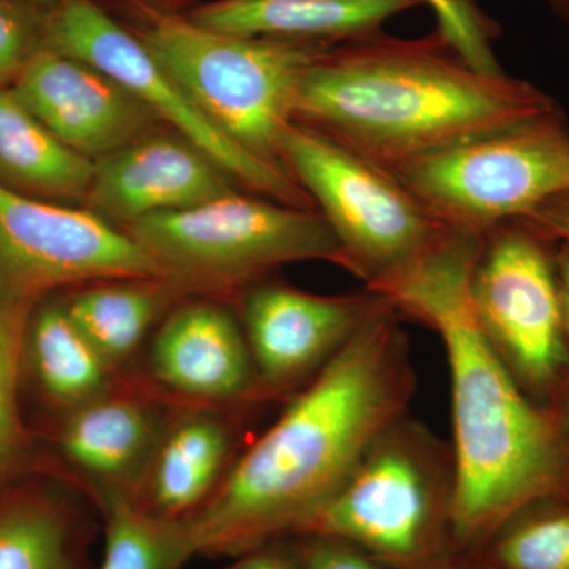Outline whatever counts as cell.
I'll return each instance as SVG.
<instances>
[{
  "mask_svg": "<svg viewBox=\"0 0 569 569\" xmlns=\"http://www.w3.org/2000/svg\"><path fill=\"white\" fill-rule=\"evenodd\" d=\"M411 569H492L486 563L479 553L460 552V550H448L437 559L426 561L417 568Z\"/></svg>",
  "mask_w": 569,
  "mask_h": 569,
  "instance_id": "4dcf8cb0",
  "label": "cell"
},
{
  "mask_svg": "<svg viewBox=\"0 0 569 569\" xmlns=\"http://www.w3.org/2000/svg\"><path fill=\"white\" fill-rule=\"evenodd\" d=\"M24 355L44 395L67 411L114 388V373L70 320L62 299H40L33 307L26 326Z\"/></svg>",
  "mask_w": 569,
  "mask_h": 569,
  "instance_id": "44dd1931",
  "label": "cell"
},
{
  "mask_svg": "<svg viewBox=\"0 0 569 569\" xmlns=\"http://www.w3.org/2000/svg\"><path fill=\"white\" fill-rule=\"evenodd\" d=\"M421 0H211L186 17L211 31L337 44L380 32Z\"/></svg>",
  "mask_w": 569,
  "mask_h": 569,
  "instance_id": "e0dca14e",
  "label": "cell"
},
{
  "mask_svg": "<svg viewBox=\"0 0 569 569\" xmlns=\"http://www.w3.org/2000/svg\"><path fill=\"white\" fill-rule=\"evenodd\" d=\"M400 313H376L293 396L190 516L194 550L238 557L298 537L417 391Z\"/></svg>",
  "mask_w": 569,
  "mask_h": 569,
  "instance_id": "6da1fadb",
  "label": "cell"
},
{
  "mask_svg": "<svg viewBox=\"0 0 569 569\" xmlns=\"http://www.w3.org/2000/svg\"><path fill=\"white\" fill-rule=\"evenodd\" d=\"M81 542L69 501L48 493L0 501V569H81Z\"/></svg>",
  "mask_w": 569,
  "mask_h": 569,
  "instance_id": "7402d4cb",
  "label": "cell"
},
{
  "mask_svg": "<svg viewBox=\"0 0 569 569\" xmlns=\"http://www.w3.org/2000/svg\"><path fill=\"white\" fill-rule=\"evenodd\" d=\"M137 36L223 133L283 167L279 142L293 122L299 84L332 44L231 36L156 11Z\"/></svg>",
  "mask_w": 569,
  "mask_h": 569,
  "instance_id": "5b68a950",
  "label": "cell"
},
{
  "mask_svg": "<svg viewBox=\"0 0 569 569\" xmlns=\"http://www.w3.org/2000/svg\"><path fill=\"white\" fill-rule=\"evenodd\" d=\"M557 110L538 86L468 66L437 29L419 39L380 31L332 44L307 69L293 121L395 174L479 133Z\"/></svg>",
  "mask_w": 569,
  "mask_h": 569,
  "instance_id": "3957f363",
  "label": "cell"
},
{
  "mask_svg": "<svg viewBox=\"0 0 569 569\" xmlns=\"http://www.w3.org/2000/svg\"><path fill=\"white\" fill-rule=\"evenodd\" d=\"M182 296L170 279H122L82 284L62 301L70 320L118 376Z\"/></svg>",
  "mask_w": 569,
  "mask_h": 569,
  "instance_id": "ffe728a7",
  "label": "cell"
},
{
  "mask_svg": "<svg viewBox=\"0 0 569 569\" xmlns=\"http://www.w3.org/2000/svg\"><path fill=\"white\" fill-rule=\"evenodd\" d=\"M550 407L556 410L557 417H559L561 430H563L569 445V381L565 385V388L561 389L557 399L550 403Z\"/></svg>",
  "mask_w": 569,
  "mask_h": 569,
  "instance_id": "d6a6232c",
  "label": "cell"
},
{
  "mask_svg": "<svg viewBox=\"0 0 569 569\" xmlns=\"http://www.w3.org/2000/svg\"><path fill=\"white\" fill-rule=\"evenodd\" d=\"M479 236L451 234L396 279L369 288L440 336L451 373L452 549L478 553L509 518L569 498V445L552 407L527 395L482 335L470 302Z\"/></svg>",
  "mask_w": 569,
  "mask_h": 569,
  "instance_id": "7a4b0ae2",
  "label": "cell"
},
{
  "mask_svg": "<svg viewBox=\"0 0 569 569\" xmlns=\"http://www.w3.org/2000/svg\"><path fill=\"white\" fill-rule=\"evenodd\" d=\"M478 553L492 569H569V498L520 509Z\"/></svg>",
  "mask_w": 569,
  "mask_h": 569,
  "instance_id": "cb8c5ba5",
  "label": "cell"
},
{
  "mask_svg": "<svg viewBox=\"0 0 569 569\" xmlns=\"http://www.w3.org/2000/svg\"><path fill=\"white\" fill-rule=\"evenodd\" d=\"M234 449L227 419L212 411L192 410L163 427L138 501L170 519L193 516L219 488Z\"/></svg>",
  "mask_w": 569,
  "mask_h": 569,
  "instance_id": "ac0fdd59",
  "label": "cell"
},
{
  "mask_svg": "<svg viewBox=\"0 0 569 569\" xmlns=\"http://www.w3.org/2000/svg\"><path fill=\"white\" fill-rule=\"evenodd\" d=\"M149 370L160 388L193 402H260L241 320L209 299L168 312L153 336Z\"/></svg>",
  "mask_w": 569,
  "mask_h": 569,
  "instance_id": "9a60e30c",
  "label": "cell"
},
{
  "mask_svg": "<svg viewBox=\"0 0 569 569\" xmlns=\"http://www.w3.org/2000/svg\"><path fill=\"white\" fill-rule=\"evenodd\" d=\"M385 296L359 293L323 296L307 293L268 277L241 295L244 329L260 402L293 396L343 347L383 305Z\"/></svg>",
  "mask_w": 569,
  "mask_h": 569,
  "instance_id": "7c38bea8",
  "label": "cell"
},
{
  "mask_svg": "<svg viewBox=\"0 0 569 569\" xmlns=\"http://www.w3.org/2000/svg\"><path fill=\"white\" fill-rule=\"evenodd\" d=\"M557 242L522 220L481 238L470 276V302L482 335L520 387L550 406L569 381Z\"/></svg>",
  "mask_w": 569,
  "mask_h": 569,
  "instance_id": "9c48e42d",
  "label": "cell"
},
{
  "mask_svg": "<svg viewBox=\"0 0 569 569\" xmlns=\"http://www.w3.org/2000/svg\"><path fill=\"white\" fill-rule=\"evenodd\" d=\"M279 157L331 228L347 271L366 288L410 271L452 231L395 174L312 127L288 123Z\"/></svg>",
  "mask_w": 569,
  "mask_h": 569,
  "instance_id": "52a82bcc",
  "label": "cell"
},
{
  "mask_svg": "<svg viewBox=\"0 0 569 569\" xmlns=\"http://www.w3.org/2000/svg\"><path fill=\"white\" fill-rule=\"evenodd\" d=\"M238 183L178 133L148 132L96 160L88 209L127 228L153 213L186 211L234 192Z\"/></svg>",
  "mask_w": 569,
  "mask_h": 569,
  "instance_id": "5bb4252c",
  "label": "cell"
},
{
  "mask_svg": "<svg viewBox=\"0 0 569 569\" xmlns=\"http://www.w3.org/2000/svg\"><path fill=\"white\" fill-rule=\"evenodd\" d=\"M122 279L167 277L132 236L91 209L0 183V293L40 301L56 288Z\"/></svg>",
  "mask_w": 569,
  "mask_h": 569,
  "instance_id": "8fae6325",
  "label": "cell"
},
{
  "mask_svg": "<svg viewBox=\"0 0 569 569\" xmlns=\"http://www.w3.org/2000/svg\"><path fill=\"white\" fill-rule=\"evenodd\" d=\"M395 176L438 222L482 238L569 192V123L563 111L549 112L429 153Z\"/></svg>",
  "mask_w": 569,
  "mask_h": 569,
  "instance_id": "ba28073f",
  "label": "cell"
},
{
  "mask_svg": "<svg viewBox=\"0 0 569 569\" xmlns=\"http://www.w3.org/2000/svg\"><path fill=\"white\" fill-rule=\"evenodd\" d=\"M556 269L559 280L561 310H563L565 332L569 343V242H557Z\"/></svg>",
  "mask_w": 569,
  "mask_h": 569,
  "instance_id": "1f68e13d",
  "label": "cell"
},
{
  "mask_svg": "<svg viewBox=\"0 0 569 569\" xmlns=\"http://www.w3.org/2000/svg\"><path fill=\"white\" fill-rule=\"evenodd\" d=\"M549 3V7L560 6V3H569V0H546Z\"/></svg>",
  "mask_w": 569,
  "mask_h": 569,
  "instance_id": "8d00e7d4",
  "label": "cell"
},
{
  "mask_svg": "<svg viewBox=\"0 0 569 569\" xmlns=\"http://www.w3.org/2000/svg\"><path fill=\"white\" fill-rule=\"evenodd\" d=\"M33 6L39 7V9L44 11H51L62 2V0H29Z\"/></svg>",
  "mask_w": 569,
  "mask_h": 569,
  "instance_id": "d590c367",
  "label": "cell"
},
{
  "mask_svg": "<svg viewBox=\"0 0 569 569\" xmlns=\"http://www.w3.org/2000/svg\"><path fill=\"white\" fill-rule=\"evenodd\" d=\"M44 48L91 63L121 82L157 121L193 142L239 187L279 203L316 209L283 167L253 156L223 133L157 62L140 37L112 20L93 0H62L48 11Z\"/></svg>",
  "mask_w": 569,
  "mask_h": 569,
  "instance_id": "30bf717a",
  "label": "cell"
},
{
  "mask_svg": "<svg viewBox=\"0 0 569 569\" xmlns=\"http://www.w3.org/2000/svg\"><path fill=\"white\" fill-rule=\"evenodd\" d=\"M47 13L29 0H0V88H10L43 50Z\"/></svg>",
  "mask_w": 569,
  "mask_h": 569,
  "instance_id": "4316f807",
  "label": "cell"
},
{
  "mask_svg": "<svg viewBox=\"0 0 569 569\" xmlns=\"http://www.w3.org/2000/svg\"><path fill=\"white\" fill-rule=\"evenodd\" d=\"M455 452L410 415L370 443L302 535L342 539L391 569H411L452 549Z\"/></svg>",
  "mask_w": 569,
  "mask_h": 569,
  "instance_id": "277c9868",
  "label": "cell"
},
{
  "mask_svg": "<svg viewBox=\"0 0 569 569\" xmlns=\"http://www.w3.org/2000/svg\"><path fill=\"white\" fill-rule=\"evenodd\" d=\"M96 162L47 129L17 99L0 88V183L13 192L69 204L86 201Z\"/></svg>",
  "mask_w": 569,
  "mask_h": 569,
  "instance_id": "d6986e66",
  "label": "cell"
},
{
  "mask_svg": "<svg viewBox=\"0 0 569 569\" xmlns=\"http://www.w3.org/2000/svg\"><path fill=\"white\" fill-rule=\"evenodd\" d=\"M233 559L220 569H302L293 548H284L282 541L261 546Z\"/></svg>",
  "mask_w": 569,
  "mask_h": 569,
  "instance_id": "f546056e",
  "label": "cell"
},
{
  "mask_svg": "<svg viewBox=\"0 0 569 569\" xmlns=\"http://www.w3.org/2000/svg\"><path fill=\"white\" fill-rule=\"evenodd\" d=\"M146 6H151L156 13H174V9L182 3H189V0H141Z\"/></svg>",
  "mask_w": 569,
  "mask_h": 569,
  "instance_id": "836d02e7",
  "label": "cell"
},
{
  "mask_svg": "<svg viewBox=\"0 0 569 569\" xmlns=\"http://www.w3.org/2000/svg\"><path fill=\"white\" fill-rule=\"evenodd\" d=\"M553 11H556L557 17L560 18L561 21L565 22V26L569 29V3H560V6L550 7Z\"/></svg>",
  "mask_w": 569,
  "mask_h": 569,
  "instance_id": "e575fe53",
  "label": "cell"
},
{
  "mask_svg": "<svg viewBox=\"0 0 569 569\" xmlns=\"http://www.w3.org/2000/svg\"><path fill=\"white\" fill-rule=\"evenodd\" d=\"M186 295H241L279 266L346 257L317 209L234 192L123 228Z\"/></svg>",
  "mask_w": 569,
  "mask_h": 569,
  "instance_id": "8992f818",
  "label": "cell"
},
{
  "mask_svg": "<svg viewBox=\"0 0 569 569\" xmlns=\"http://www.w3.org/2000/svg\"><path fill=\"white\" fill-rule=\"evenodd\" d=\"M96 496L104 523L99 569H182L197 556L189 519L163 518L119 490Z\"/></svg>",
  "mask_w": 569,
  "mask_h": 569,
  "instance_id": "603a6c76",
  "label": "cell"
},
{
  "mask_svg": "<svg viewBox=\"0 0 569 569\" xmlns=\"http://www.w3.org/2000/svg\"><path fill=\"white\" fill-rule=\"evenodd\" d=\"M168 419L149 397L112 388L69 411L59 447L93 490L138 496Z\"/></svg>",
  "mask_w": 569,
  "mask_h": 569,
  "instance_id": "2e32d148",
  "label": "cell"
},
{
  "mask_svg": "<svg viewBox=\"0 0 569 569\" xmlns=\"http://www.w3.org/2000/svg\"><path fill=\"white\" fill-rule=\"evenodd\" d=\"M293 548L302 569H391L342 539L302 535Z\"/></svg>",
  "mask_w": 569,
  "mask_h": 569,
  "instance_id": "83f0119b",
  "label": "cell"
},
{
  "mask_svg": "<svg viewBox=\"0 0 569 569\" xmlns=\"http://www.w3.org/2000/svg\"><path fill=\"white\" fill-rule=\"evenodd\" d=\"M39 301L0 293V478L21 448L18 388L29 316Z\"/></svg>",
  "mask_w": 569,
  "mask_h": 569,
  "instance_id": "d4e9b609",
  "label": "cell"
},
{
  "mask_svg": "<svg viewBox=\"0 0 569 569\" xmlns=\"http://www.w3.org/2000/svg\"><path fill=\"white\" fill-rule=\"evenodd\" d=\"M421 3L433 11L437 31L468 66L482 73H503L493 52L500 26L475 0H421Z\"/></svg>",
  "mask_w": 569,
  "mask_h": 569,
  "instance_id": "484cf974",
  "label": "cell"
},
{
  "mask_svg": "<svg viewBox=\"0 0 569 569\" xmlns=\"http://www.w3.org/2000/svg\"><path fill=\"white\" fill-rule=\"evenodd\" d=\"M519 220L530 224L550 241L569 242V192L550 198Z\"/></svg>",
  "mask_w": 569,
  "mask_h": 569,
  "instance_id": "f1b7e54d",
  "label": "cell"
},
{
  "mask_svg": "<svg viewBox=\"0 0 569 569\" xmlns=\"http://www.w3.org/2000/svg\"><path fill=\"white\" fill-rule=\"evenodd\" d=\"M10 89L56 138L93 162L157 122L121 82L50 48L33 56Z\"/></svg>",
  "mask_w": 569,
  "mask_h": 569,
  "instance_id": "4fadbf2b",
  "label": "cell"
}]
</instances>
